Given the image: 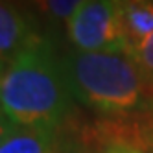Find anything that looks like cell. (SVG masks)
Segmentation results:
<instances>
[{
	"label": "cell",
	"mask_w": 153,
	"mask_h": 153,
	"mask_svg": "<svg viewBox=\"0 0 153 153\" xmlns=\"http://www.w3.org/2000/svg\"><path fill=\"white\" fill-rule=\"evenodd\" d=\"M72 98L63 65L56 63L42 39L2 65V122L57 129Z\"/></svg>",
	"instance_id": "cell-1"
},
{
	"label": "cell",
	"mask_w": 153,
	"mask_h": 153,
	"mask_svg": "<svg viewBox=\"0 0 153 153\" xmlns=\"http://www.w3.org/2000/svg\"><path fill=\"white\" fill-rule=\"evenodd\" d=\"M72 96L107 116L153 111V83L129 52H74L63 63Z\"/></svg>",
	"instance_id": "cell-2"
},
{
	"label": "cell",
	"mask_w": 153,
	"mask_h": 153,
	"mask_svg": "<svg viewBox=\"0 0 153 153\" xmlns=\"http://www.w3.org/2000/svg\"><path fill=\"white\" fill-rule=\"evenodd\" d=\"M67 35L76 52H127L116 0H85L67 20Z\"/></svg>",
	"instance_id": "cell-3"
},
{
	"label": "cell",
	"mask_w": 153,
	"mask_h": 153,
	"mask_svg": "<svg viewBox=\"0 0 153 153\" xmlns=\"http://www.w3.org/2000/svg\"><path fill=\"white\" fill-rule=\"evenodd\" d=\"M41 37L33 31L28 17L13 0H2L0 6V57L2 65L9 63L26 48L35 45Z\"/></svg>",
	"instance_id": "cell-4"
},
{
	"label": "cell",
	"mask_w": 153,
	"mask_h": 153,
	"mask_svg": "<svg viewBox=\"0 0 153 153\" xmlns=\"http://www.w3.org/2000/svg\"><path fill=\"white\" fill-rule=\"evenodd\" d=\"M0 153H63L57 129L2 122Z\"/></svg>",
	"instance_id": "cell-5"
},
{
	"label": "cell",
	"mask_w": 153,
	"mask_h": 153,
	"mask_svg": "<svg viewBox=\"0 0 153 153\" xmlns=\"http://www.w3.org/2000/svg\"><path fill=\"white\" fill-rule=\"evenodd\" d=\"M127 52L142 45L153 33V0H118Z\"/></svg>",
	"instance_id": "cell-6"
},
{
	"label": "cell",
	"mask_w": 153,
	"mask_h": 153,
	"mask_svg": "<svg viewBox=\"0 0 153 153\" xmlns=\"http://www.w3.org/2000/svg\"><path fill=\"white\" fill-rule=\"evenodd\" d=\"M41 13L53 20H68L85 0H31Z\"/></svg>",
	"instance_id": "cell-7"
},
{
	"label": "cell",
	"mask_w": 153,
	"mask_h": 153,
	"mask_svg": "<svg viewBox=\"0 0 153 153\" xmlns=\"http://www.w3.org/2000/svg\"><path fill=\"white\" fill-rule=\"evenodd\" d=\"M131 56L135 57V61L138 63L142 72L146 74V78L153 83V33L142 45H138Z\"/></svg>",
	"instance_id": "cell-8"
},
{
	"label": "cell",
	"mask_w": 153,
	"mask_h": 153,
	"mask_svg": "<svg viewBox=\"0 0 153 153\" xmlns=\"http://www.w3.org/2000/svg\"><path fill=\"white\" fill-rule=\"evenodd\" d=\"M96 153H142V149L126 140H109Z\"/></svg>",
	"instance_id": "cell-9"
},
{
	"label": "cell",
	"mask_w": 153,
	"mask_h": 153,
	"mask_svg": "<svg viewBox=\"0 0 153 153\" xmlns=\"http://www.w3.org/2000/svg\"><path fill=\"white\" fill-rule=\"evenodd\" d=\"M148 153H153V148H151V149H148Z\"/></svg>",
	"instance_id": "cell-10"
},
{
	"label": "cell",
	"mask_w": 153,
	"mask_h": 153,
	"mask_svg": "<svg viewBox=\"0 0 153 153\" xmlns=\"http://www.w3.org/2000/svg\"><path fill=\"white\" fill-rule=\"evenodd\" d=\"M116 2H118V0H116Z\"/></svg>",
	"instance_id": "cell-11"
}]
</instances>
